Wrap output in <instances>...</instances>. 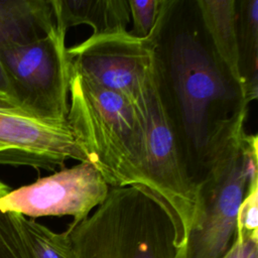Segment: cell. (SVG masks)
<instances>
[{
	"label": "cell",
	"mask_w": 258,
	"mask_h": 258,
	"mask_svg": "<svg viewBox=\"0 0 258 258\" xmlns=\"http://www.w3.org/2000/svg\"><path fill=\"white\" fill-rule=\"evenodd\" d=\"M109 189L103 174L86 160L9 190L0 197V210L34 220L70 216L76 225L105 201Z\"/></svg>",
	"instance_id": "obj_8"
},
{
	"label": "cell",
	"mask_w": 258,
	"mask_h": 258,
	"mask_svg": "<svg viewBox=\"0 0 258 258\" xmlns=\"http://www.w3.org/2000/svg\"><path fill=\"white\" fill-rule=\"evenodd\" d=\"M68 159L89 160L68 121L31 117L8 104L0 107V164L54 170Z\"/></svg>",
	"instance_id": "obj_9"
},
{
	"label": "cell",
	"mask_w": 258,
	"mask_h": 258,
	"mask_svg": "<svg viewBox=\"0 0 258 258\" xmlns=\"http://www.w3.org/2000/svg\"><path fill=\"white\" fill-rule=\"evenodd\" d=\"M248 107L217 123L210 136L198 180L197 219L175 258H221L235 238L239 207L258 177V138L245 131Z\"/></svg>",
	"instance_id": "obj_2"
},
{
	"label": "cell",
	"mask_w": 258,
	"mask_h": 258,
	"mask_svg": "<svg viewBox=\"0 0 258 258\" xmlns=\"http://www.w3.org/2000/svg\"><path fill=\"white\" fill-rule=\"evenodd\" d=\"M0 99L3 100L6 104H8L9 88H8L7 79H6L4 69L2 67L1 61H0Z\"/></svg>",
	"instance_id": "obj_19"
},
{
	"label": "cell",
	"mask_w": 258,
	"mask_h": 258,
	"mask_svg": "<svg viewBox=\"0 0 258 258\" xmlns=\"http://www.w3.org/2000/svg\"><path fill=\"white\" fill-rule=\"evenodd\" d=\"M67 31L55 26L29 42H0V61L9 88L8 106L31 117L66 122L71 60Z\"/></svg>",
	"instance_id": "obj_5"
},
{
	"label": "cell",
	"mask_w": 258,
	"mask_h": 258,
	"mask_svg": "<svg viewBox=\"0 0 258 258\" xmlns=\"http://www.w3.org/2000/svg\"><path fill=\"white\" fill-rule=\"evenodd\" d=\"M16 219L32 258H76L67 230L54 232L19 214Z\"/></svg>",
	"instance_id": "obj_14"
},
{
	"label": "cell",
	"mask_w": 258,
	"mask_h": 258,
	"mask_svg": "<svg viewBox=\"0 0 258 258\" xmlns=\"http://www.w3.org/2000/svg\"><path fill=\"white\" fill-rule=\"evenodd\" d=\"M203 28L212 48L234 80L244 88L237 35V0H197Z\"/></svg>",
	"instance_id": "obj_10"
},
{
	"label": "cell",
	"mask_w": 258,
	"mask_h": 258,
	"mask_svg": "<svg viewBox=\"0 0 258 258\" xmlns=\"http://www.w3.org/2000/svg\"><path fill=\"white\" fill-rule=\"evenodd\" d=\"M3 103H4V101H2V100H1V99H0V107H1V105H2V104H3Z\"/></svg>",
	"instance_id": "obj_21"
},
{
	"label": "cell",
	"mask_w": 258,
	"mask_h": 258,
	"mask_svg": "<svg viewBox=\"0 0 258 258\" xmlns=\"http://www.w3.org/2000/svg\"><path fill=\"white\" fill-rule=\"evenodd\" d=\"M54 25L51 0L0 1V42H29Z\"/></svg>",
	"instance_id": "obj_12"
},
{
	"label": "cell",
	"mask_w": 258,
	"mask_h": 258,
	"mask_svg": "<svg viewBox=\"0 0 258 258\" xmlns=\"http://www.w3.org/2000/svg\"><path fill=\"white\" fill-rule=\"evenodd\" d=\"M10 188L0 181V197ZM0 258H32L19 228L16 214L0 210Z\"/></svg>",
	"instance_id": "obj_15"
},
{
	"label": "cell",
	"mask_w": 258,
	"mask_h": 258,
	"mask_svg": "<svg viewBox=\"0 0 258 258\" xmlns=\"http://www.w3.org/2000/svg\"><path fill=\"white\" fill-rule=\"evenodd\" d=\"M55 23L63 30L82 24L93 28L92 35L127 30L128 0H51Z\"/></svg>",
	"instance_id": "obj_11"
},
{
	"label": "cell",
	"mask_w": 258,
	"mask_h": 258,
	"mask_svg": "<svg viewBox=\"0 0 258 258\" xmlns=\"http://www.w3.org/2000/svg\"><path fill=\"white\" fill-rule=\"evenodd\" d=\"M240 70L249 104L258 95V0H237Z\"/></svg>",
	"instance_id": "obj_13"
},
{
	"label": "cell",
	"mask_w": 258,
	"mask_h": 258,
	"mask_svg": "<svg viewBox=\"0 0 258 258\" xmlns=\"http://www.w3.org/2000/svg\"><path fill=\"white\" fill-rule=\"evenodd\" d=\"M257 242L258 240L235 237L230 248L221 258H246L251 245Z\"/></svg>",
	"instance_id": "obj_18"
},
{
	"label": "cell",
	"mask_w": 258,
	"mask_h": 258,
	"mask_svg": "<svg viewBox=\"0 0 258 258\" xmlns=\"http://www.w3.org/2000/svg\"><path fill=\"white\" fill-rule=\"evenodd\" d=\"M69 105L68 122L89 161L108 184L147 189L144 171L147 118L123 96L73 70Z\"/></svg>",
	"instance_id": "obj_3"
},
{
	"label": "cell",
	"mask_w": 258,
	"mask_h": 258,
	"mask_svg": "<svg viewBox=\"0 0 258 258\" xmlns=\"http://www.w3.org/2000/svg\"><path fill=\"white\" fill-rule=\"evenodd\" d=\"M246 258H258V242L251 245Z\"/></svg>",
	"instance_id": "obj_20"
},
{
	"label": "cell",
	"mask_w": 258,
	"mask_h": 258,
	"mask_svg": "<svg viewBox=\"0 0 258 258\" xmlns=\"http://www.w3.org/2000/svg\"><path fill=\"white\" fill-rule=\"evenodd\" d=\"M76 258H175L172 220L146 188L110 186L105 201L66 229Z\"/></svg>",
	"instance_id": "obj_4"
},
{
	"label": "cell",
	"mask_w": 258,
	"mask_h": 258,
	"mask_svg": "<svg viewBox=\"0 0 258 258\" xmlns=\"http://www.w3.org/2000/svg\"><path fill=\"white\" fill-rule=\"evenodd\" d=\"M187 17L184 1L163 0L155 32L159 90L188 170L198 182L210 136L218 122L244 105L243 87L216 56L196 1Z\"/></svg>",
	"instance_id": "obj_1"
},
{
	"label": "cell",
	"mask_w": 258,
	"mask_h": 258,
	"mask_svg": "<svg viewBox=\"0 0 258 258\" xmlns=\"http://www.w3.org/2000/svg\"><path fill=\"white\" fill-rule=\"evenodd\" d=\"M163 0H128L132 29L129 33L137 38H148L158 22Z\"/></svg>",
	"instance_id": "obj_17"
},
{
	"label": "cell",
	"mask_w": 258,
	"mask_h": 258,
	"mask_svg": "<svg viewBox=\"0 0 258 258\" xmlns=\"http://www.w3.org/2000/svg\"><path fill=\"white\" fill-rule=\"evenodd\" d=\"M155 32L156 26L151 36L144 39L128 30L91 35L68 47L72 70L123 96L147 118L157 82Z\"/></svg>",
	"instance_id": "obj_6"
},
{
	"label": "cell",
	"mask_w": 258,
	"mask_h": 258,
	"mask_svg": "<svg viewBox=\"0 0 258 258\" xmlns=\"http://www.w3.org/2000/svg\"><path fill=\"white\" fill-rule=\"evenodd\" d=\"M144 171L148 191L169 214L181 249L195 225L199 207L198 182L190 174L157 82L148 106Z\"/></svg>",
	"instance_id": "obj_7"
},
{
	"label": "cell",
	"mask_w": 258,
	"mask_h": 258,
	"mask_svg": "<svg viewBox=\"0 0 258 258\" xmlns=\"http://www.w3.org/2000/svg\"><path fill=\"white\" fill-rule=\"evenodd\" d=\"M235 237L258 240V177L249 182L239 207Z\"/></svg>",
	"instance_id": "obj_16"
}]
</instances>
